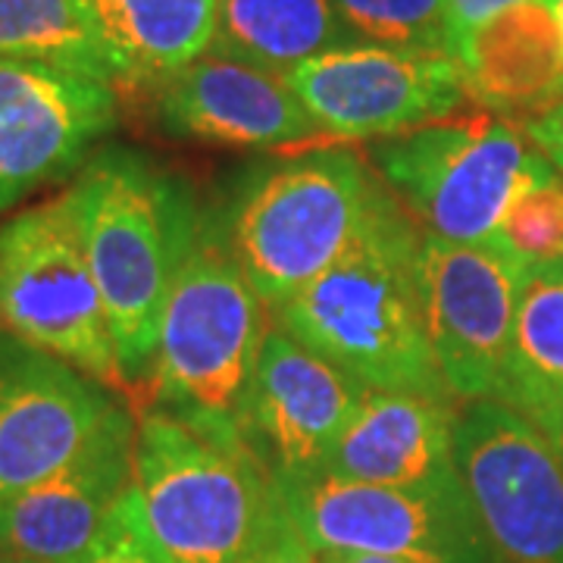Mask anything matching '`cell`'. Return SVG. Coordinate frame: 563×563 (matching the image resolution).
<instances>
[{
    "instance_id": "cell-10",
    "label": "cell",
    "mask_w": 563,
    "mask_h": 563,
    "mask_svg": "<svg viewBox=\"0 0 563 563\" xmlns=\"http://www.w3.org/2000/svg\"><path fill=\"white\" fill-rule=\"evenodd\" d=\"M322 135L383 141L476 110L461 63L379 44L335 47L282 76Z\"/></svg>"
},
{
    "instance_id": "cell-17",
    "label": "cell",
    "mask_w": 563,
    "mask_h": 563,
    "mask_svg": "<svg viewBox=\"0 0 563 563\" xmlns=\"http://www.w3.org/2000/svg\"><path fill=\"white\" fill-rule=\"evenodd\" d=\"M461 401L366 388L317 473L369 485H432L457 476Z\"/></svg>"
},
{
    "instance_id": "cell-3",
    "label": "cell",
    "mask_w": 563,
    "mask_h": 563,
    "mask_svg": "<svg viewBox=\"0 0 563 563\" xmlns=\"http://www.w3.org/2000/svg\"><path fill=\"white\" fill-rule=\"evenodd\" d=\"M132 501L163 563H254L279 507L242 435L154 404L135 417Z\"/></svg>"
},
{
    "instance_id": "cell-5",
    "label": "cell",
    "mask_w": 563,
    "mask_h": 563,
    "mask_svg": "<svg viewBox=\"0 0 563 563\" xmlns=\"http://www.w3.org/2000/svg\"><path fill=\"white\" fill-rule=\"evenodd\" d=\"M379 188L361 144L335 139L295 147L247 176L222 207V222L235 261L269 310L342 257Z\"/></svg>"
},
{
    "instance_id": "cell-26",
    "label": "cell",
    "mask_w": 563,
    "mask_h": 563,
    "mask_svg": "<svg viewBox=\"0 0 563 563\" xmlns=\"http://www.w3.org/2000/svg\"><path fill=\"white\" fill-rule=\"evenodd\" d=\"M254 563H320V551L303 539L298 526L288 520V514L282 510L279 504Z\"/></svg>"
},
{
    "instance_id": "cell-4",
    "label": "cell",
    "mask_w": 563,
    "mask_h": 563,
    "mask_svg": "<svg viewBox=\"0 0 563 563\" xmlns=\"http://www.w3.org/2000/svg\"><path fill=\"white\" fill-rule=\"evenodd\" d=\"M269 325V307L235 261L220 207H201L166 295L151 366V404L210 432L239 435V410Z\"/></svg>"
},
{
    "instance_id": "cell-8",
    "label": "cell",
    "mask_w": 563,
    "mask_h": 563,
    "mask_svg": "<svg viewBox=\"0 0 563 563\" xmlns=\"http://www.w3.org/2000/svg\"><path fill=\"white\" fill-rule=\"evenodd\" d=\"M273 492L317 551L404 563H492L461 473L432 485H369L301 473L273 476Z\"/></svg>"
},
{
    "instance_id": "cell-30",
    "label": "cell",
    "mask_w": 563,
    "mask_h": 563,
    "mask_svg": "<svg viewBox=\"0 0 563 563\" xmlns=\"http://www.w3.org/2000/svg\"><path fill=\"white\" fill-rule=\"evenodd\" d=\"M0 563H44V561H32V558H20V554H7V551H0Z\"/></svg>"
},
{
    "instance_id": "cell-14",
    "label": "cell",
    "mask_w": 563,
    "mask_h": 563,
    "mask_svg": "<svg viewBox=\"0 0 563 563\" xmlns=\"http://www.w3.org/2000/svg\"><path fill=\"white\" fill-rule=\"evenodd\" d=\"M366 385L269 320L239 410V435L269 476L317 473Z\"/></svg>"
},
{
    "instance_id": "cell-20",
    "label": "cell",
    "mask_w": 563,
    "mask_h": 563,
    "mask_svg": "<svg viewBox=\"0 0 563 563\" xmlns=\"http://www.w3.org/2000/svg\"><path fill=\"white\" fill-rule=\"evenodd\" d=\"M495 401L551 442L563 426V261L526 269Z\"/></svg>"
},
{
    "instance_id": "cell-12",
    "label": "cell",
    "mask_w": 563,
    "mask_h": 563,
    "mask_svg": "<svg viewBox=\"0 0 563 563\" xmlns=\"http://www.w3.org/2000/svg\"><path fill=\"white\" fill-rule=\"evenodd\" d=\"M120 125V95L47 63L0 57V213L85 166Z\"/></svg>"
},
{
    "instance_id": "cell-25",
    "label": "cell",
    "mask_w": 563,
    "mask_h": 563,
    "mask_svg": "<svg viewBox=\"0 0 563 563\" xmlns=\"http://www.w3.org/2000/svg\"><path fill=\"white\" fill-rule=\"evenodd\" d=\"M81 563H163L151 542L144 539V529L139 523V510L132 501V488L117 507L113 520L107 523L98 544Z\"/></svg>"
},
{
    "instance_id": "cell-9",
    "label": "cell",
    "mask_w": 563,
    "mask_h": 563,
    "mask_svg": "<svg viewBox=\"0 0 563 563\" xmlns=\"http://www.w3.org/2000/svg\"><path fill=\"white\" fill-rule=\"evenodd\" d=\"M454 463L492 563H563V463L495 398L461 401Z\"/></svg>"
},
{
    "instance_id": "cell-16",
    "label": "cell",
    "mask_w": 563,
    "mask_h": 563,
    "mask_svg": "<svg viewBox=\"0 0 563 563\" xmlns=\"http://www.w3.org/2000/svg\"><path fill=\"white\" fill-rule=\"evenodd\" d=\"M161 129L173 139L276 151L329 141L282 76L203 54L154 91Z\"/></svg>"
},
{
    "instance_id": "cell-6",
    "label": "cell",
    "mask_w": 563,
    "mask_h": 563,
    "mask_svg": "<svg viewBox=\"0 0 563 563\" xmlns=\"http://www.w3.org/2000/svg\"><path fill=\"white\" fill-rule=\"evenodd\" d=\"M366 157L426 235L461 244L498 242L510 203L561 176L520 125L479 107L373 141Z\"/></svg>"
},
{
    "instance_id": "cell-13",
    "label": "cell",
    "mask_w": 563,
    "mask_h": 563,
    "mask_svg": "<svg viewBox=\"0 0 563 563\" xmlns=\"http://www.w3.org/2000/svg\"><path fill=\"white\" fill-rule=\"evenodd\" d=\"M117 404L113 388L0 329V504L63 470Z\"/></svg>"
},
{
    "instance_id": "cell-7",
    "label": "cell",
    "mask_w": 563,
    "mask_h": 563,
    "mask_svg": "<svg viewBox=\"0 0 563 563\" xmlns=\"http://www.w3.org/2000/svg\"><path fill=\"white\" fill-rule=\"evenodd\" d=\"M0 329L125 391L69 195L35 203L0 225Z\"/></svg>"
},
{
    "instance_id": "cell-1",
    "label": "cell",
    "mask_w": 563,
    "mask_h": 563,
    "mask_svg": "<svg viewBox=\"0 0 563 563\" xmlns=\"http://www.w3.org/2000/svg\"><path fill=\"white\" fill-rule=\"evenodd\" d=\"M422 229L388 188H379L357 239L269 320L366 388L457 401L435 366L422 320Z\"/></svg>"
},
{
    "instance_id": "cell-32",
    "label": "cell",
    "mask_w": 563,
    "mask_h": 563,
    "mask_svg": "<svg viewBox=\"0 0 563 563\" xmlns=\"http://www.w3.org/2000/svg\"><path fill=\"white\" fill-rule=\"evenodd\" d=\"M554 7H558V16H561V25H563V0H554Z\"/></svg>"
},
{
    "instance_id": "cell-19",
    "label": "cell",
    "mask_w": 563,
    "mask_h": 563,
    "mask_svg": "<svg viewBox=\"0 0 563 563\" xmlns=\"http://www.w3.org/2000/svg\"><path fill=\"white\" fill-rule=\"evenodd\" d=\"M117 63V95H154L203 57L217 35V0H88Z\"/></svg>"
},
{
    "instance_id": "cell-29",
    "label": "cell",
    "mask_w": 563,
    "mask_h": 563,
    "mask_svg": "<svg viewBox=\"0 0 563 563\" xmlns=\"http://www.w3.org/2000/svg\"><path fill=\"white\" fill-rule=\"evenodd\" d=\"M320 563H404L379 554H354V551H320Z\"/></svg>"
},
{
    "instance_id": "cell-15",
    "label": "cell",
    "mask_w": 563,
    "mask_h": 563,
    "mask_svg": "<svg viewBox=\"0 0 563 563\" xmlns=\"http://www.w3.org/2000/svg\"><path fill=\"white\" fill-rule=\"evenodd\" d=\"M135 413L117 404L91 442L44 483L0 504V551L81 563L132 488Z\"/></svg>"
},
{
    "instance_id": "cell-27",
    "label": "cell",
    "mask_w": 563,
    "mask_h": 563,
    "mask_svg": "<svg viewBox=\"0 0 563 563\" xmlns=\"http://www.w3.org/2000/svg\"><path fill=\"white\" fill-rule=\"evenodd\" d=\"M514 3H523V0H444L448 7V29H451V41L457 47V41L476 29L479 22L498 16L501 10L514 7Z\"/></svg>"
},
{
    "instance_id": "cell-23",
    "label": "cell",
    "mask_w": 563,
    "mask_h": 563,
    "mask_svg": "<svg viewBox=\"0 0 563 563\" xmlns=\"http://www.w3.org/2000/svg\"><path fill=\"white\" fill-rule=\"evenodd\" d=\"M361 41L454 57L444 0H332Z\"/></svg>"
},
{
    "instance_id": "cell-18",
    "label": "cell",
    "mask_w": 563,
    "mask_h": 563,
    "mask_svg": "<svg viewBox=\"0 0 563 563\" xmlns=\"http://www.w3.org/2000/svg\"><path fill=\"white\" fill-rule=\"evenodd\" d=\"M473 103L526 125L563 103V25L554 0H523L470 29L457 47Z\"/></svg>"
},
{
    "instance_id": "cell-31",
    "label": "cell",
    "mask_w": 563,
    "mask_h": 563,
    "mask_svg": "<svg viewBox=\"0 0 563 563\" xmlns=\"http://www.w3.org/2000/svg\"><path fill=\"white\" fill-rule=\"evenodd\" d=\"M551 448L558 451V457H561V463H563V426H561V432H558V435L551 439Z\"/></svg>"
},
{
    "instance_id": "cell-28",
    "label": "cell",
    "mask_w": 563,
    "mask_h": 563,
    "mask_svg": "<svg viewBox=\"0 0 563 563\" xmlns=\"http://www.w3.org/2000/svg\"><path fill=\"white\" fill-rule=\"evenodd\" d=\"M520 129L526 132V139L532 141L544 157L551 161V166L563 176V103L554 107L551 113L539 117V120L526 122Z\"/></svg>"
},
{
    "instance_id": "cell-24",
    "label": "cell",
    "mask_w": 563,
    "mask_h": 563,
    "mask_svg": "<svg viewBox=\"0 0 563 563\" xmlns=\"http://www.w3.org/2000/svg\"><path fill=\"white\" fill-rule=\"evenodd\" d=\"M498 244L526 266L563 261V176L529 188L504 213Z\"/></svg>"
},
{
    "instance_id": "cell-2",
    "label": "cell",
    "mask_w": 563,
    "mask_h": 563,
    "mask_svg": "<svg viewBox=\"0 0 563 563\" xmlns=\"http://www.w3.org/2000/svg\"><path fill=\"white\" fill-rule=\"evenodd\" d=\"M66 195L125 388H147L163 303L201 222L198 198L188 181L122 144L95 151Z\"/></svg>"
},
{
    "instance_id": "cell-11",
    "label": "cell",
    "mask_w": 563,
    "mask_h": 563,
    "mask_svg": "<svg viewBox=\"0 0 563 563\" xmlns=\"http://www.w3.org/2000/svg\"><path fill=\"white\" fill-rule=\"evenodd\" d=\"M526 266L504 244L422 232L417 279L435 366L457 401L495 398Z\"/></svg>"
},
{
    "instance_id": "cell-21",
    "label": "cell",
    "mask_w": 563,
    "mask_h": 563,
    "mask_svg": "<svg viewBox=\"0 0 563 563\" xmlns=\"http://www.w3.org/2000/svg\"><path fill=\"white\" fill-rule=\"evenodd\" d=\"M361 44L332 0H217V35L207 54L288 76L335 47Z\"/></svg>"
},
{
    "instance_id": "cell-22",
    "label": "cell",
    "mask_w": 563,
    "mask_h": 563,
    "mask_svg": "<svg viewBox=\"0 0 563 563\" xmlns=\"http://www.w3.org/2000/svg\"><path fill=\"white\" fill-rule=\"evenodd\" d=\"M0 57L69 69L113 91L120 85L88 0H0Z\"/></svg>"
}]
</instances>
